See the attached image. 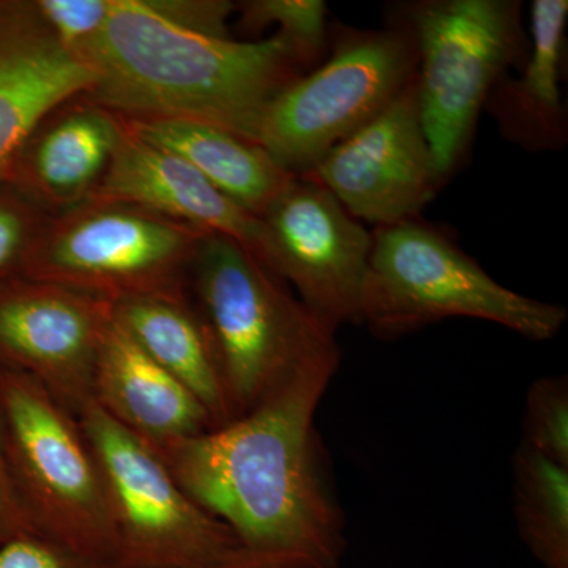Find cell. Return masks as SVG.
<instances>
[{
	"mask_svg": "<svg viewBox=\"0 0 568 568\" xmlns=\"http://www.w3.org/2000/svg\"><path fill=\"white\" fill-rule=\"evenodd\" d=\"M339 361L305 366L230 424L152 447L257 568H338L345 555V511L315 428Z\"/></svg>",
	"mask_w": 568,
	"mask_h": 568,
	"instance_id": "1",
	"label": "cell"
},
{
	"mask_svg": "<svg viewBox=\"0 0 568 568\" xmlns=\"http://www.w3.org/2000/svg\"><path fill=\"white\" fill-rule=\"evenodd\" d=\"M81 59L95 74L82 97L104 110L211 123L254 144L268 104L306 70L278 33L260 41L200 36L156 17L144 0H111Z\"/></svg>",
	"mask_w": 568,
	"mask_h": 568,
	"instance_id": "2",
	"label": "cell"
},
{
	"mask_svg": "<svg viewBox=\"0 0 568 568\" xmlns=\"http://www.w3.org/2000/svg\"><path fill=\"white\" fill-rule=\"evenodd\" d=\"M186 294L211 336L234 418L305 366L339 354L335 328L226 235H204Z\"/></svg>",
	"mask_w": 568,
	"mask_h": 568,
	"instance_id": "3",
	"label": "cell"
},
{
	"mask_svg": "<svg viewBox=\"0 0 568 568\" xmlns=\"http://www.w3.org/2000/svg\"><path fill=\"white\" fill-rule=\"evenodd\" d=\"M372 235L361 324L377 338H399L450 317H469L548 342L566 324L564 306L497 283L432 224L414 219L375 227Z\"/></svg>",
	"mask_w": 568,
	"mask_h": 568,
	"instance_id": "4",
	"label": "cell"
},
{
	"mask_svg": "<svg viewBox=\"0 0 568 568\" xmlns=\"http://www.w3.org/2000/svg\"><path fill=\"white\" fill-rule=\"evenodd\" d=\"M14 495L32 536L118 568L106 487L80 420L36 377L0 366Z\"/></svg>",
	"mask_w": 568,
	"mask_h": 568,
	"instance_id": "5",
	"label": "cell"
},
{
	"mask_svg": "<svg viewBox=\"0 0 568 568\" xmlns=\"http://www.w3.org/2000/svg\"><path fill=\"white\" fill-rule=\"evenodd\" d=\"M204 231L140 205L88 200L47 219L20 275L102 301H186Z\"/></svg>",
	"mask_w": 568,
	"mask_h": 568,
	"instance_id": "6",
	"label": "cell"
},
{
	"mask_svg": "<svg viewBox=\"0 0 568 568\" xmlns=\"http://www.w3.org/2000/svg\"><path fill=\"white\" fill-rule=\"evenodd\" d=\"M78 420L102 469L118 568H257L141 437L95 405Z\"/></svg>",
	"mask_w": 568,
	"mask_h": 568,
	"instance_id": "7",
	"label": "cell"
},
{
	"mask_svg": "<svg viewBox=\"0 0 568 568\" xmlns=\"http://www.w3.org/2000/svg\"><path fill=\"white\" fill-rule=\"evenodd\" d=\"M399 22L416 43L422 129L446 181L469 148L489 92L523 58L521 3L428 0Z\"/></svg>",
	"mask_w": 568,
	"mask_h": 568,
	"instance_id": "8",
	"label": "cell"
},
{
	"mask_svg": "<svg viewBox=\"0 0 568 568\" xmlns=\"http://www.w3.org/2000/svg\"><path fill=\"white\" fill-rule=\"evenodd\" d=\"M405 24L345 32L317 69L272 100L257 130L261 145L286 173L308 174L325 153L394 102L417 71Z\"/></svg>",
	"mask_w": 568,
	"mask_h": 568,
	"instance_id": "9",
	"label": "cell"
},
{
	"mask_svg": "<svg viewBox=\"0 0 568 568\" xmlns=\"http://www.w3.org/2000/svg\"><path fill=\"white\" fill-rule=\"evenodd\" d=\"M265 267L338 331L361 324L373 235L320 183L293 175L260 215Z\"/></svg>",
	"mask_w": 568,
	"mask_h": 568,
	"instance_id": "10",
	"label": "cell"
},
{
	"mask_svg": "<svg viewBox=\"0 0 568 568\" xmlns=\"http://www.w3.org/2000/svg\"><path fill=\"white\" fill-rule=\"evenodd\" d=\"M110 302L61 284L0 278V366L28 373L73 416L92 405Z\"/></svg>",
	"mask_w": 568,
	"mask_h": 568,
	"instance_id": "11",
	"label": "cell"
},
{
	"mask_svg": "<svg viewBox=\"0 0 568 568\" xmlns=\"http://www.w3.org/2000/svg\"><path fill=\"white\" fill-rule=\"evenodd\" d=\"M358 222L376 227L418 219L443 175L422 129L416 74L394 102L336 144L305 174Z\"/></svg>",
	"mask_w": 568,
	"mask_h": 568,
	"instance_id": "12",
	"label": "cell"
},
{
	"mask_svg": "<svg viewBox=\"0 0 568 568\" xmlns=\"http://www.w3.org/2000/svg\"><path fill=\"white\" fill-rule=\"evenodd\" d=\"M89 200L140 205L204 233L226 235L265 265L261 220L224 196L192 164L134 136L123 122L106 174Z\"/></svg>",
	"mask_w": 568,
	"mask_h": 568,
	"instance_id": "13",
	"label": "cell"
},
{
	"mask_svg": "<svg viewBox=\"0 0 568 568\" xmlns=\"http://www.w3.org/2000/svg\"><path fill=\"white\" fill-rule=\"evenodd\" d=\"M93 81L91 67L55 40L32 2L14 0L0 28V183L37 125Z\"/></svg>",
	"mask_w": 568,
	"mask_h": 568,
	"instance_id": "14",
	"label": "cell"
},
{
	"mask_svg": "<svg viewBox=\"0 0 568 568\" xmlns=\"http://www.w3.org/2000/svg\"><path fill=\"white\" fill-rule=\"evenodd\" d=\"M121 134L118 114L78 97L29 134L6 182L50 215L69 211L95 192Z\"/></svg>",
	"mask_w": 568,
	"mask_h": 568,
	"instance_id": "15",
	"label": "cell"
},
{
	"mask_svg": "<svg viewBox=\"0 0 568 568\" xmlns=\"http://www.w3.org/2000/svg\"><path fill=\"white\" fill-rule=\"evenodd\" d=\"M92 405L153 448L213 429L201 403L155 364L114 317L97 358Z\"/></svg>",
	"mask_w": 568,
	"mask_h": 568,
	"instance_id": "16",
	"label": "cell"
},
{
	"mask_svg": "<svg viewBox=\"0 0 568 568\" xmlns=\"http://www.w3.org/2000/svg\"><path fill=\"white\" fill-rule=\"evenodd\" d=\"M567 18V0H534L525 70L517 78L504 74L485 102L500 134L526 151H558L567 142L560 92Z\"/></svg>",
	"mask_w": 568,
	"mask_h": 568,
	"instance_id": "17",
	"label": "cell"
},
{
	"mask_svg": "<svg viewBox=\"0 0 568 568\" xmlns=\"http://www.w3.org/2000/svg\"><path fill=\"white\" fill-rule=\"evenodd\" d=\"M119 118L134 136L181 156L224 196L257 219L294 175L286 173L261 145L211 123Z\"/></svg>",
	"mask_w": 568,
	"mask_h": 568,
	"instance_id": "18",
	"label": "cell"
},
{
	"mask_svg": "<svg viewBox=\"0 0 568 568\" xmlns=\"http://www.w3.org/2000/svg\"><path fill=\"white\" fill-rule=\"evenodd\" d=\"M111 310L130 338L201 403L213 428L234 420L211 336L189 298H129Z\"/></svg>",
	"mask_w": 568,
	"mask_h": 568,
	"instance_id": "19",
	"label": "cell"
},
{
	"mask_svg": "<svg viewBox=\"0 0 568 568\" xmlns=\"http://www.w3.org/2000/svg\"><path fill=\"white\" fill-rule=\"evenodd\" d=\"M511 474L519 537L544 568H568V467L519 444Z\"/></svg>",
	"mask_w": 568,
	"mask_h": 568,
	"instance_id": "20",
	"label": "cell"
},
{
	"mask_svg": "<svg viewBox=\"0 0 568 568\" xmlns=\"http://www.w3.org/2000/svg\"><path fill=\"white\" fill-rule=\"evenodd\" d=\"M235 13L246 32L276 26V33L291 44L305 69L325 58L328 32L323 0H244L235 2Z\"/></svg>",
	"mask_w": 568,
	"mask_h": 568,
	"instance_id": "21",
	"label": "cell"
},
{
	"mask_svg": "<svg viewBox=\"0 0 568 568\" xmlns=\"http://www.w3.org/2000/svg\"><path fill=\"white\" fill-rule=\"evenodd\" d=\"M521 444L568 467V377L544 376L528 388Z\"/></svg>",
	"mask_w": 568,
	"mask_h": 568,
	"instance_id": "22",
	"label": "cell"
},
{
	"mask_svg": "<svg viewBox=\"0 0 568 568\" xmlns=\"http://www.w3.org/2000/svg\"><path fill=\"white\" fill-rule=\"evenodd\" d=\"M32 6L55 40L80 59L111 11V0H32Z\"/></svg>",
	"mask_w": 568,
	"mask_h": 568,
	"instance_id": "23",
	"label": "cell"
},
{
	"mask_svg": "<svg viewBox=\"0 0 568 568\" xmlns=\"http://www.w3.org/2000/svg\"><path fill=\"white\" fill-rule=\"evenodd\" d=\"M48 216L50 213L10 183H0V278L20 274L26 254Z\"/></svg>",
	"mask_w": 568,
	"mask_h": 568,
	"instance_id": "24",
	"label": "cell"
},
{
	"mask_svg": "<svg viewBox=\"0 0 568 568\" xmlns=\"http://www.w3.org/2000/svg\"><path fill=\"white\" fill-rule=\"evenodd\" d=\"M156 17L183 31L231 39L227 21L235 13L230 0H144Z\"/></svg>",
	"mask_w": 568,
	"mask_h": 568,
	"instance_id": "25",
	"label": "cell"
},
{
	"mask_svg": "<svg viewBox=\"0 0 568 568\" xmlns=\"http://www.w3.org/2000/svg\"><path fill=\"white\" fill-rule=\"evenodd\" d=\"M0 568H115L39 536H20L0 545Z\"/></svg>",
	"mask_w": 568,
	"mask_h": 568,
	"instance_id": "26",
	"label": "cell"
},
{
	"mask_svg": "<svg viewBox=\"0 0 568 568\" xmlns=\"http://www.w3.org/2000/svg\"><path fill=\"white\" fill-rule=\"evenodd\" d=\"M32 536L11 484L7 458L6 422L0 406V545L20 536Z\"/></svg>",
	"mask_w": 568,
	"mask_h": 568,
	"instance_id": "27",
	"label": "cell"
},
{
	"mask_svg": "<svg viewBox=\"0 0 568 568\" xmlns=\"http://www.w3.org/2000/svg\"><path fill=\"white\" fill-rule=\"evenodd\" d=\"M13 7L14 0H0V28H2L3 22L9 20Z\"/></svg>",
	"mask_w": 568,
	"mask_h": 568,
	"instance_id": "28",
	"label": "cell"
}]
</instances>
